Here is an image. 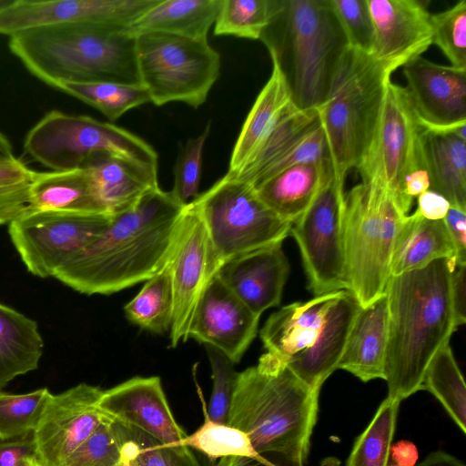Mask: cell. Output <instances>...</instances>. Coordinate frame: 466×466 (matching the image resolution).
Segmentation results:
<instances>
[{"mask_svg":"<svg viewBox=\"0 0 466 466\" xmlns=\"http://www.w3.org/2000/svg\"><path fill=\"white\" fill-rule=\"evenodd\" d=\"M127 319L156 334L169 331L173 315L171 279L167 265L146 281L139 292L124 306Z\"/></svg>","mask_w":466,"mask_h":466,"instance_id":"cell-34","label":"cell"},{"mask_svg":"<svg viewBox=\"0 0 466 466\" xmlns=\"http://www.w3.org/2000/svg\"><path fill=\"white\" fill-rule=\"evenodd\" d=\"M388 335V299L384 292L359 309L337 370L350 372L363 382L384 380Z\"/></svg>","mask_w":466,"mask_h":466,"instance_id":"cell-23","label":"cell"},{"mask_svg":"<svg viewBox=\"0 0 466 466\" xmlns=\"http://www.w3.org/2000/svg\"><path fill=\"white\" fill-rule=\"evenodd\" d=\"M387 466H414L418 459V451L410 441H400L391 444Z\"/></svg>","mask_w":466,"mask_h":466,"instance_id":"cell-55","label":"cell"},{"mask_svg":"<svg viewBox=\"0 0 466 466\" xmlns=\"http://www.w3.org/2000/svg\"><path fill=\"white\" fill-rule=\"evenodd\" d=\"M97 407L113 422L142 431L164 445H179L187 435L175 420L157 376H136L103 390Z\"/></svg>","mask_w":466,"mask_h":466,"instance_id":"cell-20","label":"cell"},{"mask_svg":"<svg viewBox=\"0 0 466 466\" xmlns=\"http://www.w3.org/2000/svg\"><path fill=\"white\" fill-rule=\"evenodd\" d=\"M112 216L27 208L8 223V234L26 269L45 279L96 240Z\"/></svg>","mask_w":466,"mask_h":466,"instance_id":"cell-14","label":"cell"},{"mask_svg":"<svg viewBox=\"0 0 466 466\" xmlns=\"http://www.w3.org/2000/svg\"><path fill=\"white\" fill-rule=\"evenodd\" d=\"M211 368L212 391L207 409L208 418L227 424L229 405L238 372L235 363L218 350L206 346Z\"/></svg>","mask_w":466,"mask_h":466,"instance_id":"cell-45","label":"cell"},{"mask_svg":"<svg viewBox=\"0 0 466 466\" xmlns=\"http://www.w3.org/2000/svg\"><path fill=\"white\" fill-rule=\"evenodd\" d=\"M208 122L203 132L189 138L181 147L174 165V186L171 191L175 198L184 206L196 199L201 180L202 157L205 143L209 136Z\"/></svg>","mask_w":466,"mask_h":466,"instance_id":"cell-43","label":"cell"},{"mask_svg":"<svg viewBox=\"0 0 466 466\" xmlns=\"http://www.w3.org/2000/svg\"><path fill=\"white\" fill-rule=\"evenodd\" d=\"M407 215L392 192L375 181H361L345 194L347 289L361 308L385 292L396 237Z\"/></svg>","mask_w":466,"mask_h":466,"instance_id":"cell-8","label":"cell"},{"mask_svg":"<svg viewBox=\"0 0 466 466\" xmlns=\"http://www.w3.org/2000/svg\"><path fill=\"white\" fill-rule=\"evenodd\" d=\"M451 207L448 199L438 192L427 190L418 197L417 212L431 220L443 219Z\"/></svg>","mask_w":466,"mask_h":466,"instance_id":"cell-51","label":"cell"},{"mask_svg":"<svg viewBox=\"0 0 466 466\" xmlns=\"http://www.w3.org/2000/svg\"><path fill=\"white\" fill-rule=\"evenodd\" d=\"M121 438L105 416L97 429L67 458L64 466H122Z\"/></svg>","mask_w":466,"mask_h":466,"instance_id":"cell-42","label":"cell"},{"mask_svg":"<svg viewBox=\"0 0 466 466\" xmlns=\"http://www.w3.org/2000/svg\"><path fill=\"white\" fill-rule=\"evenodd\" d=\"M421 390L430 391L459 429L466 432V388L450 343L441 348L429 363Z\"/></svg>","mask_w":466,"mask_h":466,"instance_id":"cell-33","label":"cell"},{"mask_svg":"<svg viewBox=\"0 0 466 466\" xmlns=\"http://www.w3.org/2000/svg\"><path fill=\"white\" fill-rule=\"evenodd\" d=\"M325 159L329 157L324 131L319 118L310 129L262 174L253 187L288 167Z\"/></svg>","mask_w":466,"mask_h":466,"instance_id":"cell-46","label":"cell"},{"mask_svg":"<svg viewBox=\"0 0 466 466\" xmlns=\"http://www.w3.org/2000/svg\"><path fill=\"white\" fill-rule=\"evenodd\" d=\"M432 44L448 58L451 66L466 69V0L431 15Z\"/></svg>","mask_w":466,"mask_h":466,"instance_id":"cell-41","label":"cell"},{"mask_svg":"<svg viewBox=\"0 0 466 466\" xmlns=\"http://www.w3.org/2000/svg\"><path fill=\"white\" fill-rule=\"evenodd\" d=\"M400 401L387 397L357 438L346 466H387Z\"/></svg>","mask_w":466,"mask_h":466,"instance_id":"cell-36","label":"cell"},{"mask_svg":"<svg viewBox=\"0 0 466 466\" xmlns=\"http://www.w3.org/2000/svg\"><path fill=\"white\" fill-rule=\"evenodd\" d=\"M136 59L140 85L157 106L182 102L198 108L220 75V56L208 39L142 34L136 36Z\"/></svg>","mask_w":466,"mask_h":466,"instance_id":"cell-10","label":"cell"},{"mask_svg":"<svg viewBox=\"0 0 466 466\" xmlns=\"http://www.w3.org/2000/svg\"><path fill=\"white\" fill-rule=\"evenodd\" d=\"M24 152L51 171L83 168L99 153L157 167V154L138 136L88 116L46 113L25 135Z\"/></svg>","mask_w":466,"mask_h":466,"instance_id":"cell-9","label":"cell"},{"mask_svg":"<svg viewBox=\"0 0 466 466\" xmlns=\"http://www.w3.org/2000/svg\"><path fill=\"white\" fill-rule=\"evenodd\" d=\"M201 400L204 422L195 432L187 435L181 444L200 451L211 461L231 456L255 460L264 458L255 451L246 433L228 424L212 421L208 416L204 400Z\"/></svg>","mask_w":466,"mask_h":466,"instance_id":"cell-39","label":"cell"},{"mask_svg":"<svg viewBox=\"0 0 466 466\" xmlns=\"http://www.w3.org/2000/svg\"><path fill=\"white\" fill-rule=\"evenodd\" d=\"M278 4L279 0H221L213 34L260 39Z\"/></svg>","mask_w":466,"mask_h":466,"instance_id":"cell-38","label":"cell"},{"mask_svg":"<svg viewBox=\"0 0 466 466\" xmlns=\"http://www.w3.org/2000/svg\"><path fill=\"white\" fill-rule=\"evenodd\" d=\"M36 460L33 437L0 441V466H33Z\"/></svg>","mask_w":466,"mask_h":466,"instance_id":"cell-47","label":"cell"},{"mask_svg":"<svg viewBox=\"0 0 466 466\" xmlns=\"http://www.w3.org/2000/svg\"><path fill=\"white\" fill-rule=\"evenodd\" d=\"M8 47L52 87L61 82L140 85L136 37L127 30L92 25L38 28L10 36Z\"/></svg>","mask_w":466,"mask_h":466,"instance_id":"cell-4","label":"cell"},{"mask_svg":"<svg viewBox=\"0 0 466 466\" xmlns=\"http://www.w3.org/2000/svg\"><path fill=\"white\" fill-rule=\"evenodd\" d=\"M344 181L334 174L291 224L308 289L314 296L347 289L344 248Z\"/></svg>","mask_w":466,"mask_h":466,"instance_id":"cell-12","label":"cell"},{"mask_svg":"<svg viewBox=\"0 0 466 466\" xmlns=\"http://www.w3.org/2000/svg\"><path fill=\"white\" fill-rule=\"evenodd\" d=\"M56 88L100 111L109 120L116 121L125 113L150 102L141 85L112 82H61Z\"/></svg>","mask_w":466,"mask_h":466,"instance_id":"cell-35","label":"cell"},{"mask_svg":"<svg viewBox=\"0 0 466 466\" xmlns=\"http://www.w3.org/2000/svg\"><path fill=\"white\" fill-rule=\"evenodd\" d=\"M402 67L405 89L420 126L466 140V69L422 56Z\"/></svg>","mask_w":466,"mask_h":466,"instance_id":"cell-18","label":"cell"},{"mask_svg":"<svg viewBox=\"0 0 466 466\" xmlns=\"http://www.w3.org/2000/svg\"><path fill=\"white\" fill-rule=\"evenodd\" d=\"M44 341L36 322L0 303V389L36 370Z\"/></svg>","mask_w":466,"mask_h":466,"instance_id":"cell-31","label":"cell"},{"mask_svg":"<svg viewBox=\"0 0 466 466\" xmlns=\"http://www.w3.org/2000/svg\"><path fill=\"white\" fill-rule=\"evenodd\" d=\"M465 268L466 263H456L451 272V295L458 327L466 321Z\"/></svg>","mask_w":466,"mask_h":466,"instance_id":"cell-52","label":"cell"},{"mask_svg":"<svg viewBox=\"0 0 466 466\" xmlns=\"http://www.w3.org/2000/svg\"><path fill=\"white\" fill-rule=\"evenodd\" d=\"M443 221L456 252V262L466 263V210L451 206Z\"/></svg>","mask_w":466,"mask_h":466,"instance_id":"cell-49","label":"cell"},{"mask_svg":"<svg viewBox=\"0 0 466 466\" xmlns=\"http://www.w3.org/2000/svg\"><path fill=\"white\" fill-rule=\"evenodd\" d=\"M28 186L0 187V225L8 224L28 208Z\"/></svg>","mask_w":466,"mask_h":466,"instance_id":"cell-48","label":"cell"},{"mask_svg":"<svg viewBox=\"0 0 466 466\" xmlns=\"http://www.w3.org/2000/svg\"><path fill=\"white\" fill-rule=\"evenodd\" d=\"M159 0H10L0 7V35L28 30L92 25L127 30Z\"/></svg>","mask_w":466,"mask_h":466,"instance_id":"cell-16","label":"cell"},{"mask_svg":"<svg viewBox=\"0 0 466 466\" xmlns=\"http://www.w3.org/2000/svg\"><path fill=\"white\" fill-rule=\"evenodd\" d=\"M414 466H465L463 461L445 451H434Z\"/></svg>","mask_w":466,"mask_h":466,"instance_id":"cell-56","label":"cell"},{"mask_svg":"<svg viewBox=\"0 0 466 466\" xmlns=\"http://www.w3.org/2000/svg\"><path fill=\"white\" fill-rule=\"evenodd\" d=\"M319 396L266 352L256 366L238 372L227 424L246 433L258 454H276L290 466H305Z\"/></svg>","mask_w":466,"mask_h":466,"instance_id":"cell-3","label":"cell"},{"mask_svg":"<svg viewBox=\"0 0 466 466\" xmlns=\"http://www.w3.org/2000/svg\"><path fill=\"white\" fill-rule=\"evenodd\" d=\"M221 0H159L134 21L127 32L137 36L165 33L193 39H208Z\"/></svg>","mask_w":466,"mask_h":466,"instance_id":"cell-30","label":"cell"},{"mask_svg":"<svg viewBox=\"0 0 466 466\" xmlns=\"http://www.w3.org/2000/svg\"><path fill=\"white\" fill-rule=\"evenodd\" d=\"M33 466H43V465L38 461V460H36V461L34 462Z\"/></svg>","mask_w":466,"mask_h":466,"instance_id":"cell-59","label":"cell"},{"mask_svg":"<svg viewBox=\"0 0 466 466\" xmlns=\"http://www.w3.org/2000/svg\"><path fill=\"white\" fill-rule=\"evenodd\" d=\"M441 258L457 263L455 248L443 219H427L417 211L407 215L396 237L390 277L422 268Z\"/></svg>","mask_w":466,"mask_h":466,"instance_id":"cell-28","label":"cell"},{"mask_svg":"<svg viewBox=\"0 0 466 466\" xmlns=\"http://www.w3.org/2000/svg\"><path fill=\"white\" fill-rule=\"evenodd\" d=\"M292 103L286 81L279 67L272 63L270 77L242 125L227 173L236 175L248 164L282 113Z\"/></svg>","mask_w":466,"mask_h":466,"instance_id":"cell-29","label":"cell"},{"mask_svg":"<svg viewBox=\"0 0 466 466\" xmlns=\"http://www.w3.org/2000/svg\"><path fill=\"white\" fill-rule=\"evenodd\" d=\"M8 2H10V0H0V7L1 6H4L5 5H6Z\"/></svg>","mask_w":466,"mask_h":466,"instance_id":"cell-58","label":"cell"},{"mask_svg":"<svg viewBox=\"0 0 466 466\" xmlns=\"http://www.w3.org/2000/svg\"><path fill=\"white\" fill-rule=\"evenodd\" d=\"M123 439V466H201L186 445H164L132 427L116 424Z\"/></svg>","mask_w":466,"mask_h":466,"instance_id":"cell-37","label":"cell"},{"mask_svg":"<svg viewBox=\"0 0 466 466\" xmlns=\"http://www.w3.org/2000/svg\"><path fill=\"white\" fill-rule=\"evenodd\" d=\"M0 155H13L12 144L2 131H0Z\"/></svg>","mask_w":466,"mask_h":466,"instance_id":"cell-57","label":"cell"},{"mask_svg":"<svg viewBox=\"0 0 466 466\" xmlns=\"http://www.w3.org/2000/svg\"><path fill=\"white\" fill-rule=\"evenodd\" d=\"M318 121V109L302 110L290 104L248 164L238 174L229 175L254 186L262 174Z\"/></svg>","mask_w":466,"mask_h":466,"instance_id":"cell-32","label":"cell"},{"mask_svg":"<svg viewBox=\"0 0 466 466\" xmlns=\"http://www.w3.org/2000/svg\"><path fill=\"white\" fill-rule=\"evenodd\" d=\"M220 266L199 214L188 203L182 212L167 262L173 294L169 329L172 348L189 339L188 330L198 302Z\"/></svg>","mask_w":466,"mask_h":466,"instance_id":"cell-15","label":"cell"},{"mask_svg":"<svg viewBox=\"0 0 466 466\" xmlns=\"http://www.w3.org/2000/svg\"><path fill=\"white\" fill-rule=\"evenodd\" d=\"M340 461L335 457L325 458L319 466H339ZM214 466H290L284 462L276 463L267 458L255 460L247 457H224L218 460Z\"/></svg>","mask_w":466,"mask_h":466,"instance_id":"cell-54","label":"cell"},{"mask_svg":"<svg viewBox=\"0 0 466 466\" xmlns=\"http://www.w3.org/2000/svg\"><path fill=\"white\" fill-rule=\"evenodd\" d=\"M123 466V465H122Z\"/></svg>","mask_w":466,"mask_h":466,"instance_id":"cell-60","label":"cell"},{"mask_svg":"<svg viewBox=\"0 0 466 466\" xmlns=\"http://www.w3.org/2000/svg\"><path fill=\"white\" fill-rule=\"evenodd\" d=\"M366 1L374 29L370 56L393 72L432 45L431 15L423 1Z\"/></svg>","mask_w":466,"mask_h":466,"instance_id":"cell-21","label":"cell"},{"mask_svg":"<svg viewBox=\"0 0 466 466\" xmlns=\"http://www.w3.org/2000/svg\"><path fill=\"white\" fill-rule=\"evenodd\" d=\"M186 206L160 187L114 214L106 230L54 278L86 295H109L147 281L168 260Z\"/></svg>","mask_w":466,"mask_h":466,"instance_id":"cell-1","label":"cell"},{"mask_svg":"<svg viewBox=\"0 0 466 466\" xmlns=\"http://www.w3.org/2000/svg\"><path fill=\"white\" fill-rule=\"evenodd\" d=\"M28 208L83 214H110L86 168L35 171L28 186Z\"/></svg>","mask_w":466,"mask_h":466,"instance_id":"cell-25","label":"cell"},{"mask_svg":"<svg viewBox=\"0 0 466 466\" xmlns=\"http://www.w3.org/2000/svg\"><path fill=\"white\" fill-rule=\"evenodd\" d=\"M111 215L134 207L158 186L157 167L139 164L111 153L94 156L85 167Z\"/></svg>","mask_w":466,"mask_h":466,"instance_id":"cell-24","label":"cell"},{"mask_svg":"<svg viewBox=\"0 0 466 466\" xmlns=\"http://www.w3.org/2000/svg\"><path fill=\"white\" fill-rule=\"evenodd\" d=\"M393 71L370 55L348 47L318 108L334 176L345 181L368 147Z\"/></svg>","mask_w":466,"mask_h":466,"instance_id":"cell-7","label":"cell"},{"mask_svg":"<svg viewBox=\"0 0 466 466\" xmlns=\"http://www.w3.org/2000/svg\"><path fill=\"white\" fill-rule=\"evenodd\" d=\"M420 149L430 189L445 197L451 206L466 210V140L451 132L422 127Z\"/></svg>","mask_w":466,"mask_h":466,"instance_id":"cell-27","label":"cell"},{"mask_svg":"<svg viewBox=\"0 0 466 466\" xmlns=\"http://www.w3.org/2000/svg\"><path fill=\"white\" fill-rule=\"evenodd\" d=\"M259 319L216 274L198 302L188 338L218 350L237 364L257 336Z\"/></svg>","mask_w":466,"mask_h":466,"instance_id":"cell-19","label":"cell"},{"mask_svg":"<svg viewBox=\"0 0 466 466\" xmlns=\"http://www.w3.org/2000/svg\"><path fill=\"white\" fill-rule=\"evenodd\" d=\"M431 188L430 177L424 167L410 172L403 180L401 196L403 204L409 211L414 198Z\"/></svg>","mask_w":466,"mask_h":466,"instance_id":"cell-53","label":"cell"},{"mask_svg":"<svg viewBox=\"0 0 466 466\" xmlns=\"http://www.w3.org/2000/svg\"><path fill=\"white\" fill-rule=\"evenodd\" d=\"M103 390L79 383L51 395L33 431L38 461L64 466L67 458L97 429L105 415L97 407Z\"/></svg>","mask_w":466,"mask_h":466,"instance_id":"cell-17","label":"cell"},{"mask_svg":"<svg viewBox=\"0 0 466 466\" xmlns=\"http://www.w3.org/2000/svg\"><path fill=\"white\" fill-rule=\"evenodd\" d=\"M360 309L348 289L314 296L273 312L259 336L268 353L282 360L309 388L320 391L337 370Z\"/></svg>","mask_w":466,"mask_h":466,"instance_id":"cell-6","label":"cell"},{"mask_svg":"<svg viewBox=\"0 0 466 466\" xmlns=\"http://www.w3.org/2000/svg\"><path fill=\"white\" fill-rule=\"evenodd\" d=\"M289 273L282 243L252 250L224 262L217 275L255 314L279 305Z\"/></svg>","mask_w":466,"mask_h":466,"instance_id":"cell-22","label":"cell"},{"mask_svg":"<svg viewBox=\"0 0 466 466\" xmlns=\"http://www.w3.org/2000/svg\"><path fill=\"white\" fill-rule=\"evenodd\" d=\"M455 265L450 259H437L422 268L391 276L387 283L384 380L391 399L401 401L421 390L429 363L458 328L451 295Z\"/></svg>","mask_w":466,"mask_h":466,"instance_id":"cell-2","label":"cell"},{"mask_svg":"<svg viewBox=\"0 0 466 466\" xmlns=\"http://www.w3.org/2000/svg\"><path fill=\"white\" fill-rule=\"evenodd\" d=\"M51 395L46 388L23 394L0 390V441L33 433Z\"/></svg>","mask_w":466,"mask_h":466,"instance_id":"cell-40","label":"cell"},{"mask_svg":"<svg viewBox=\"0 0 466 466\" xmlns=\"http://www.w3.org/2000/svg\"><path fill=\"white\" fill-rule=\"evenodd\" d=\"M334 174L329 159L288 167L253 187L260 199L292 224Z\"/></svg>","mask_w":466,"mask_h":466,"instance_id":"cell-26","label":"cell"},{"mask_svg":"<svg viewBox=\"0 0 466 466\" xmlns=\"http://www.w3.org/2000/svg\"><path fill=\"white\" fill-rule=\"evenodd\" d=\"M259 40L280 70L293 104L318 109L348 48L328 0H279Z\"/></svg>","mask_w":466,"mask_h":466,"instance_id":"cell-5","label":"cell"},{"mask_svg":"<svg viewBox=\"0 0 466 466\" xmlns=\"http://www.w3.org/2000/svg\"><path fill=\"white\" fill-rule=\"evenodd\" d=\"M348 47L370 55L374 29L366 0H328Z\"/></svg>","mask_w":466,"mask_h":466,"instance_id":"cell-44","label":"cell"},{"mask_svg":"<svg viewBox=\"0 0 466 466\" xmlns=\"http://www.w3.org/2000/svg\"><path fill=\"white\" fill-rule=\"evenodd\" d=\"M35 171L13 155H0V187L30 183Z\"/></svg>","mask_w":466,"mask_h":466,"instance_id":"cell-50","label":"cell"},{"mask_svg":"<svg viewBox=\"0 0 466 466\" xmlns=\"http://www.w3.org/2000/svg\"><path fill=\"white\" fill-rule=\"evenodd\" d=\"M190 203L221 265L238 255L280 244L290 232L291 224L272 211L253 186L228 173Z\"/></svg>","mask_w":466,"mask_h":466,"instance_id":"cell-11","label":"cell"},{"mask_svg":"<svg viewBox=\"0 0 466 466\" xmlns=\"http://www.w3.org/2000/svg\"><path fill=\"white\" fill-rule=\"evenodd\" d=\"M421 129L405 87L390 80L370 142L356 169L362 181H375L392 192L406 214L409 211L401 188L406 176L423 167Z\"/></svg>","mask_w":466,"mask_h":466,"instance_id":"cell-13","label":"cell"}]
</instances>
